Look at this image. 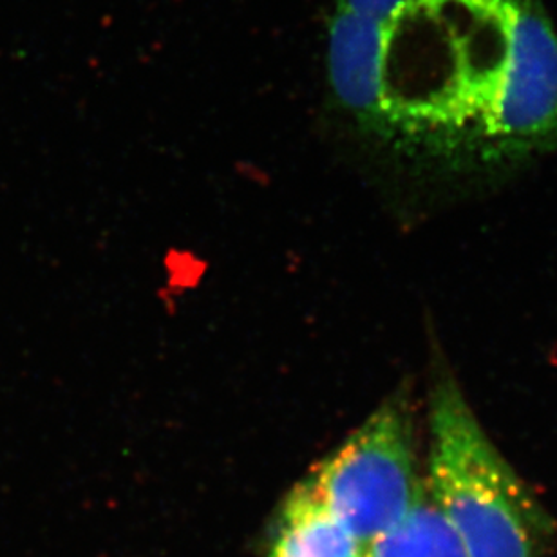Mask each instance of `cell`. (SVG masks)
I'll use <instances>...</instances> for the list:
<instances>
[{
  "instance_id": "7a4b0ae2",
  "label": "cell",
  "mask_w": 557,
  "mask_h": 557,
  "mask_svg": "<svg viewBox=\"0 0 557 557\" xmlns=\"http://www.w3.org/2000/svg\"><path fill=\"white\" fill-rule=\"evenodd\" d=\"M302 483L364 547L403 520L422 487L406 398L387 400Z\"/></svg>"
},
{
  "instance_id": "8992f818",
  "label": "cell",
  "mask_w": 557,
  "mask_h": 557,
  "mask_svg": "<svg viewBox=\"0 0 557 557\" xmlns=\"http://www.w3.org/2000/svg\"><path fill=\"white\" fill-rule=\"evenodd\" d=\"M366 557H469L455 527L422 483L413 505L366 547Z\"/></svg>"
},
{
  "instance_id": "277c9868",
  "label": "cell",
  "mask_w": 557,
  "mask_h": 557,
  "mask_svg": "<svg viewBox=\"0 0 557 557\" xmlns=\"http://www.w3.org/2000/svg\"><path fill=\"white\" fill-rule=\"evenodd\" d=\"M386 24L335 8L330 24L327 70L338 102L381 135L384 119L382 59Z\"/></svg>"
},
{
  "instance_id": "52a82bcc",
  "label": "cell",
  "mask_w": 557,
  "mask_h": 557,
  "mask_svg": "<svg viewBox=\"0 0 557 557\" xmlns=\"http://www.w3.org/2000/svg\"><path fill=\"white\" fill-rule=\"evenodd\" d=\"M408 0H338V8L355 15L386 24Z\"/></svg>"
},
{
  "instance_id": "6da1fadb",
  "label": "cell",
  "mask_w": 557,
  "mask_h": 557,
  "mask_svg": "<svg viewBox=\"0 0 557 557\" xmlns=\"http://www.w3.org/2000/svg\"><path fill=\"white\" fill-rule=\"evenodd\" d=\"M428 487L469 557H537L553 531L449 376L431 395Z\"/></svg>"
},
{
  "instance_id": "5b68a950",
  "label": "cell",
  "mask_w": 557,
  "mask_h": 557,
  "mask_svg": "<svg viewBox=\"0 0 557 557\" xmlns=\"http://www.w3.org/2000/svg\"><path fill=\"white\" fill-rule=\"evenodd\" d=\"M269 557H366V547L300 483L278 516Z\"/></svg>"
},
{
  "instance_id": "3957f363",
  "label": "cell",
  "mask_w": 557,
  "mask_h": 557,
  "mask_svg": "<svg viewBox=\"0 0 557 557\" xmlns=\"http://www.w3.org/2000/svg\"><path fill=\"white\" fill-rule=\"evenodd\" d=\"M557 147V35L547 18L516 4L498 91L478 139L476 165Z\"/></svg>"
}]
</instances>
